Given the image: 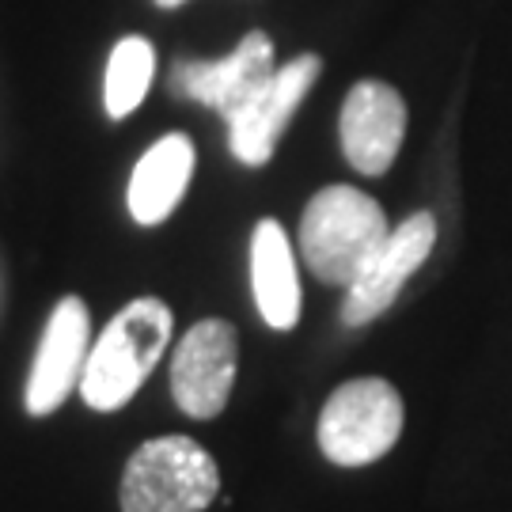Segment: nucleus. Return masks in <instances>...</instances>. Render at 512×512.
Instances as JSON below:
<instances>
[{"label":"nucleus","mask_w":512,"mask_h":512,"mask_svg":"<svg viewBox=\"0 0 512 512\" xmlns=\"http://www.w3.org/2000/svg\"><path fill=\"white\" fill-rule=\"evenodd\" d=\"M391 236L387 213L357 186H323L300 217V255L323 285L349 289Z\"/></svg>","instance_id":"1"},{"label":"nucleus","mask_w":512,"mask_h":512,"mask_svg":"<svg viewBox=\"0 0 512 512\" xmlns=\"http://www.w3.org/2000/svg\"><path fill=\"white\" fill-rule=\"evenodd\" d=\"M175 330V315L160 296H137L107 323V330L95 338L88 365L80 376L84 403L110 414L141 391L148 372L160 365L167 342Z\"/></svg>","instance_id":"2"},{"label":"nucleus","mask_w":512,"mask_h":512,"mask_svg":"<svg viewBox=\"0 0 512 512\" xmlns=\"http://www.w3.org/2000/svg\"><path fill=\"white\" fill-rule=\"evenodd\" d=\"M220 490L217 459L190 437L145 440L122 475V512H202Z\"/></svg>","instance_id":"3"},{"label":"nucleus","mask_w":512,"mask_h":512,"mask_svg":"<svg viewBox=\"0 0 512 512\" xmlns=\"http://www.w3.org/2000/svg\"><path fill=\"white\" fill-rule=\"evenodd\" d=\"M403 437V399L380 376L349 380L330 391L319 414V448L338 467H368Z\"/></svg>","instance_id":"4"},{"label":"nucleus","mask_w":512,"mask_h":512,"mask_svg":"<svg viewBox=\"0 0 512 512\" xmlns=\"http://www.w3.org/2000/svg\"><path fill=\"white\" fill-rule=\"evenodd\" d=\"M236 327L228 319H202L186 330L171 357V395L183 414L217 418L236 384Z\"/></svg>","instance_id":"5"},{"label":"nucleus","mask_w":512,"mask_h":512,"mask_svg":"<svg viewBox=\"0 0 512 512\" xmlns=\"http://www.w3.org/2000/svg\"><path fill=\"white\" fill-rule=\"evenodd\" d=\"M323 73V57L300 54L289 65H281L262 88H258L243 107L228 118V148L239 164L262 167L274 160L277 141L285 126L293 122L296 107L304 103L311 84Z\"/></svg>","instance_id":"6"},{"label":"nucleus","mask_w":512,"mask_h":512,"mask_svg":"<svg viewBox=\"0 0 512 512\" xmlns=\"http://www.w3.org/2000/svg\"><path fill=\"white\" fill-rule=\"evenodd\" d=\"M437 247V217L433 213H414L406 217L391 236L384 239V247L376 251V258L365 266V274L357 277L346 289L342 300V323L346 327H365L372 319H380L403 293V285L425 266V258Z\"/></svg>","instance_id":"7"},{"label":"nucleus","mask_w":512,"mask_h":512,"mask_svg":"<svg viewBox=\"0 0 512 512\" xmlns=\"http://www.w3.org/2000/svg\"><path fill=\"white\" fill-rule=\"evenodd\" d=\"M88 330H92V315H88V304L80 296L57 300V308L50 311V323L42 330V342H38L27 391H23L27 414H35V418L54 414L57 406L80 387L88 353H92Z\"/></svg>","instance_id":"8"},{"label":"nucleus","mask_w":512,"mask_h":512,"mask_svg":"<svg viewBox=\"0 0 512 512\" xmlns=\"http://www.w3.org/2000/svg\"><path fill=\"white\" fill-rule=\"evenodd\" d=\"M338 137L353 171L368 179L391 171L406 137L403 95L384 80H357L338 114Z\"/></svg>","instance_id":"9"},{"label":"nucleus","mask_w":512,"mask_h":512,"mask_svg":"<svg viewBox=\"0 0 512 512\" xmlns=\"http://www.w3.org/2000/svg\"><path fill=\"white\" fill-rule=\"evenodd\" d=\"M274 73V38L266 31H251L220 61H179L171 73V88L175 95L213 107L228 122Z\"/></svg>","instance_id":"10"},{"label":"nucleus","mask_w":512,"mask_h":512,"mask_svg":"<svg viewBox=\"0 0 512 512\" xmlns=\"http://www.w3.org/2000/svg\"><path fill=\"white\" fill-rule=\"evenodd\" d=\"M194 175V141L186 133H167L156 145L148 148L137 160L133 175H129L126 205L129 217L137 224H164L179 202H183L186 186Z\"/></svg>","instance_id":"11"},{"label":"nucleus","mask_w":512,"mask_h":512,"mask_svg":"<svg viewBox=\"0 0 512 512\" xmlns=\"http://www.w3.org/2000/svg\"><path fill=\"white\" fill-rule=\"evenodd\" d=\"M251 289L262 323L270 330H293L300 319V277L293 243L277 220H258L251 236Z\"/></svg>","instance_id":"12"},{"label":"nucleus","mask_w":512,"mask_h":512,"mask_svg":"<svg viewBox=\"0 0 512 512\" xmlns=\"http://www.w3.org/2000/svg\"><path fill=\"white\" fill-rule=\"evenodd\" d=\"M152 76H156V46L148 38L129 35L110 50L103 103H107V114L114 122L129 118L133 110L141 107V99L152 88Z\"/></svg>","instance_id":"13"},{"label":"nucleus","mask_w":512,"mask_h":512,"mask_svg":"<svg viewBox=\"0 0 512 512\" xmlns=\"http://www.w3.org/2000/svg\"><path fill=\"white\" fill-rule=\"evenodd\" d=\"M160 8H179V4H186V0H156Z\"/></svg>","instance_id":"14"}]
</instances>
